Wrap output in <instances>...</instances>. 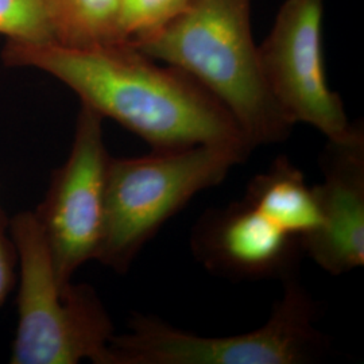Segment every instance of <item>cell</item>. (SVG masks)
<instances>
[{
    "label": "cell",
    "instance_id": "1",
    "mask_svg": "<svg viewBox=\"0 0 364 364\" xmlns=\"http://www.w3.org/2000/svg\"><path fill=\"white\" fill-rule=\"evenodd\" d=\"M1 58L57 78L81 105L136 134L151 150L201 144L254 150L228 109L197 80L131 43L70 48L7 41Z\"/></svg>",
    "mask_w": 364,
    "mask_h": 364
},
{
    "label": "cell",
    "instance_id": "2",
    "mask_svg": "<svg viewBox=\"0 0 364 364\" xmlns=\"http://www.w3.org/2000/svg\"><path fill=\"white\" fill-rule=\"evenodd\" d=\"M131 45L197 80L228 109L252 149L281 144L293 130L263 73L251 0H189L168 23Z\"/></svg>",
    "mask_w": 364,
    "mask_h": 364
},
{
    "label": "cell",
    "instance_id": "3",
    "mask_svg": "<svg viewBox=\"0 0 364 364\" xmlns=\"http://www.w3.org/2000/svg\"><path fill=\"white\" fill-rule=\"evenodd\" d=\"M250 151L223 146L151 150L111 156L105 189V234L97 262L126 273L142 248L196 195L215 188Z\"/></svg>",
    "mask_w": 364,
    "mask_h": 364
},
{
    "label": "cell",
    "instance_id": "4",
    "mask_svg": "<svg viewBox=\"0 0 364 364\" xmlns=\"http://www.w3.org/2000/svg\"><path fill=\"white\" fill-rule=\"evenodd\" d=\"M19 263L18 326L11 364H107L114 324L87 284H60L34 212L10 220Z\"/></svg>",
    "mask_w": 364,
    "mask_h": 364
},
{
    "label": "cell",
    "instance_id": "5",
    "mask_svg": "<svg viewBox=\"0 0 364 364\" xmlns=\"http://www.w3.org/2000/svg\"><path fill=\"white\" fill-rule=\"evenodd\" d=\"M285 281L266 324L234 336H198L154 316L135 314L114 336L107 364H306L328 350L316 326L317 306L296 275Z\"/></svg>",
    "mask_w": 364,
    "mask_h": 364
},
{
    "label": "cell",
    "instance_id": "6",
    "mask_svg": "<svg viewBox=\"0 0 364 364\" xmlns=\"http://www.w3.org/2000/svg\"><path fill=\"white\" fill-rule=\"evenodd\" d=\"M103 120L81 105L69 156L54 171L43 201L34 212L52 254L60 284H69L78 269L97 259L103 242L107 173Z\"/></svg>",
    "mask_w": 364,
    "mask_h": 364
},
{
    "label": "cell",
    "instance_id": "7",
    "mask_svg": "<svg viewBox=\"0 0 364 364\" xmlns=\"http://www.w3.org/2000/svg\"><path fill=\"white\" fill-rule=\"evenodd\" d=\"M323 18L324 0H287L259 55L269 88L290 123L309 124L335 141L353 123L326 81Z\"/></svg>",
    "mask_w": 364,
    "mask_h": 364
},
{
    "label": "cell",
    "instance_id": "8",
    "mask_svg": "<svg viewBox=\"0 0 364 364\" xmlns=\"http://www.w3.org/2000/svg\"><path fill=\"white\" fill-rule=\"evenodd\" d=\"M191 245L208 272L242 281L287 279L296 273L304 252L299 237L246 200L207 210L196 224Z\"/></svg>",
    "mask_w": 364,
    "mask_h": 364
},
{
    "label": "cell",
    "instance_id": "9",
    "mask_svg": "<svg viewBox=\"0 0 364 364\" xmlns=\"http://www.w3.org/2000/svg\"><path fill=\"white\" fill-rule=\"evenodd\" d=\"M321 169L323 181L313 185L321 227L302 240V250L328 274L351 273L364 264L362 123H353L343 138L328 141Z\"/></svg>",
    "mask_w": 364,
    "mask_h": 364
},
{
    "label": "cell",
    "instance_id": "10",
    "mask_svg": "<svg viewBox=\"0 0 364 364\" xmlns=\"http://www.w3.org/2000/svg\"><path fill=\"white\" fill-rule=\"evenodd\" d=\"M243 200L301 243L321 227L313 186L287 156H278L269 169L257 174Z\"/></svg>",
    "mask_w": 364,
    "mask_h": 364
},
{
    "label": "cell",
    "instance_id": "11",
    "mask_svg": "<svg viewBox=\"0 0 364 364\" xmlns=\"http://www.w3.org/2000/svg\"><path fill=\"white\" fill-rule=\"evenodd\" d=\"M42 4L55 43L93 48L124 42L120 36L122 0H42Z\"/></svg>",
    "mask_w": 364,
    "mask_h": 364
},
{
    "label": "cell",
    "instance_id": "12",
    "mask_svg": "<svg viewBox=\"0 0 364 364\" xmlns=\"http://www.w3.org/2000/svg\"><path fill=\"white\" fill-rule=\"evenodd\" d=\"M0 36L10 42H53L42 0H0Z\"/></svg>",
    "mask_w": 364,
    "mask_h": 364
},
{
    "label": "cell",
    "instance_id": "13",
    "mask_svg": "<svg viewBox=\"0 0 364 364\" xmlns=\"http://www.w3.org/2000/svg\"><path fill=\"white\" fill-rule=\"evenodd\" d=\"M189 0H122L120 36L127 43L168 23Z\"/></svg>",
    "mask_w": 364,
    "mask_h": 364
},
{
    "label": "cell",
    "instance_id": "14",
    "mask_svg": "<svg viewBox=\"0 0 364 364\" xmlns=\"http://www.w3.org/2000/svg\"><path fill=\"white\" fill-rule=\"evenodd\" d=\"M16 263L18 255L10 234V221L0 208V309L15 284Z\"/></svg>",
    "mask_w": 364,
    "mask_h": 364
}]
</instances>
